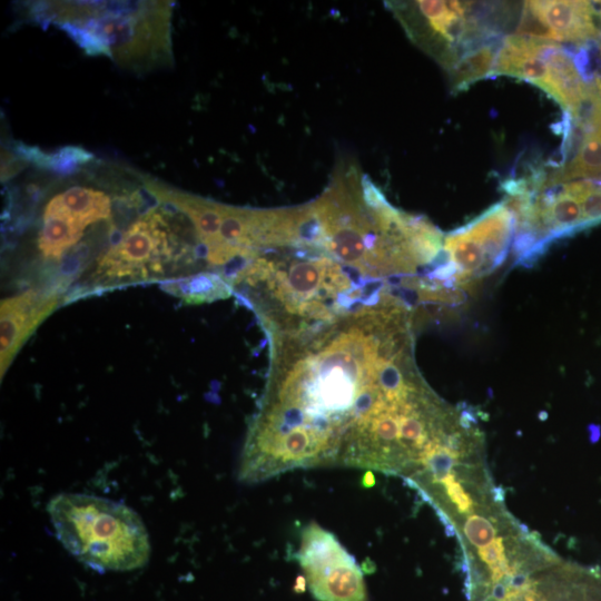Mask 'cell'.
<instances>
[{
	"label": "cell",
	"instance_id": "obj_1",
	"mask_svg": "<svg viewBox=\"0 0 601 601\" xmlns=\"http://www.w3.org/2000/svg\"><path fill=\"white\" fill-rule=\"evenodd\" d=\"M408 308L377 292L265 324L272 362L239 481L318 466L372 470L383 426L431 390L414 362Z\"/></svg>",
	"mask_w": 601,
	"mask_h": 601
},
{
	"label": "cell",
	"instance_id": "obj_2",
	"mask_svg": "<svg viewBox=\"0 0 601 601\" xmlns=\"http://www.w3.org/2000/svg\"><path fill=\"white\" fill-rule=\"evenodd\" d=\"M171 8L168 1H56L38 4L35 13L66 31L87 53L144 72L171 65Z\"/></svg>",
	"mask_w": 601,
	"mask_h": 601
},
{
	"label": "cell",
	"instance_id": "obj_3",
	"mask_svg": "<svg viewBox=\"0 0 601 601\" xmlns=\"http://www.w3.org/2000/svg\"><path fill=\"white\" fill-rule=\"evenodd\" d=\"M47 509L58 540L85 565L105 572L130 571L147 563V530L127 505L95 495L60 493Z\"/></svg>",
	"mask_w": 601,
	"mask_h": 601
},
{
	"label": "cell",
	"instance_id": "obj_4",
	"mask_svg": "<svg viewBox=\"0 0 601 601\" xmlns=\"http://www.w3.org/2000/svg\"><path fill=\"white\" fill-rule=\"evenodd\" d=\"M170 218L164 208H155L130 224L99 258L95 270L98 282L157 279L191 259L194 248L174 229Z\"/></svg>",
	"mask_w": 601,
	"mask_h": 601
},
{
	"label": "cell",
	"instance_id": "obj_5",
	"mask_svg": "<svg viewBox=\"0 0 601 601\" xmlns=\"http://www.w3.org/2000/svg\"><path fill=\"white\" fill-rule=\"evenodd\" d=\"M296 558L317 601H367L362 569L334 533L306 525Z\"/></svg>",
	"mask_w": 601,
	"mask_h": 601
},
{
	"label": "cell",
	"instance_id": "obj_6",
	"mask_svg": "<svg viewBox=\"0 0 601 601\" xmlns=\"http://www.w3.org/2000/svg\"><path fill=\"white\" fill-rule=\"evenodd\" d=\"M513 234V215L503 201L447 234L443 239V252L454 270L456 284L469 283L501 264Z\"/></svg>",
	"mask_w": 601,
	"mask_h": 601
},
{
	"label": "cell",
	"instance_id": "obj_7",
	"mask_svg": "<svg viewBox=\"0 0 601 601\" xmlns=\"http://www.w3.org/2000/svg\"><path fill=\"white\" fill-rule=\"evenodd\" d=\"M111 198L88 183L69 184L53 195L43 208L38 234L42 256L58 259L76 246L90 226L111 215Z\"/></svg>",
	"mask_w": 601,
	"mask_h": 601
},
{
	"label": "cell",
	"instance_id": "obj_8",
	"mask_svg": "<svg viewBox=\"0 0 601 601\" xmlns=\"http://www.w3.org/2000/svg\"><path fill=\"white\" fill-rule=\"evenodd\" d=\"M57 294L26 290L1 302L0 362L1 377L32 332L58 306Z\"/></svg>",
	"mask_w": 601,
	"mask_h": 601
},
{
	"label": "cell",
	"instance_id": "obj_9",
	"mask_svg": "<svg viewBox=\"0 0 601 601\" xmlns=\"http://www.w3.org/2000/svg\"><path fill=\"white\" fill-rule=\"evenodd\" d=\"M556 42L579 46L601 40V1H529Z\"/></svg>",
	"mask_w": 601,
	"mask_h": 601
},
{
	"label": "cell",
	"instance_id": "obj_10",
	"mask_svg": "<svg viewBox=\"0 0 601 601\" xmlns=\"http://www.w3.org/2000/svg\"><path fill=\"white\" fill-rule=\"evenodd\" d=\"M548 41L506 36L501 40L492 76H511L540 87L546 93L550 79L542 57Z\"/></svg>",
	"mask_w": 601,
	"mask_h": 601
},
{
	"label": "cell",
	"instance_id": "obj_11",
	"mask_svg": "<svg viewBox=\"0 0 601 601\" xmlns=\"http://www.w3.org/2000/svg\"><path fill=\"white\" fill-rule=\"evenodd\" d=\"M581 179L601 180V122L583 134L574 154L548 170L539 169L538 188Z\"/></svg>",
	"mask_w": 601,
	"mask_h": 601
},
{
	"label": "cell",
	"instance_id": "obj_12",
	"mask_svg": "<svg viewBox=\"0 0 601 601\" xmlns=\"http://www.w3.org/2000/svg\"><path fill=\"white\" fill-rule=\"evenodd\" d=\"M501 39H493L477 45L461 53L449 67L453 91H463L474 82L492 76Z\"/></svg>",
	"mask_w": 601,
	"mask_h": 601
},
{
	"label": "cell",
	"instance_id": "obj_13",
	"mask_svg": "<svg viewBox=\"0 0 601 601\" xmlns=\"http://www.w3.org/2000/svg\"><path fill=\"white\" fill-rule=\"evenodd\" d=\"M164 288L187 303H203L225 298L231 294L233 287L219 275L200 273L169 280Z\"/></svg>",
	"mask_w": 601,
	"mask_h": 601
},
{
	"label": "cell",
	"instance_id": "obj_14",
	"mask_svg": "<svg viewBox=\"0 0 601 601\" xmlns=\"http://www.w3.org/2000/svg\"><path fill=\"white\" fill-rule=\"evenodd\" d=\"M578 197L589 227L601 223V184L590 179L565 183Z\"/></svg>",
	"mask_w": 601,
	"mask_h": 601
},
{
	"label": "cell",
	"instance_id": "obj_15",
	"mask_svg": "<svg viewBox=\"0 0 601 601\" xmlns=\"http://www.w3.org/2000/svg\"><path fill=\"white\" fill-rule=\"evenodd\" d=\"M477 554L491 570L492 583L508 573L510 564L505 554L503 538L497 536L490 544L479 548Z\"/></svg>",
	"mask_w": 601,
	"mask_h": 601
},
{
	"label": "cell",
	"instance_id": "obj_16",
	"mask_svg": "<svg viewBox=\"0 0 601 601\" xmlns=\"http://www.w3.org/2000/svg\"><path fill=\"white\" fill-rule=\"evenodd\" d=\"M469 542L479 548L490 544L496 535V529L490 520L479 514H470L463 525Z\"/></svg>",
	"mask_w": 601,
	"mask_h": 601
},
{
	"label": "cell",
	"instance_id": "obj_17",
	"mask_svg": "<svg viewBox=\"0 0 601 601\" xmlns=\"http://www.w3.org/2000/svg\"><path fill=\"white\" fill-rule=\"evenodd\" d=\"M450 501L455 505L459 513H469L473 508L471 496L456 480L455 474H449L441 483Z\"/></svg>",
	"mask_w": 601,
	"mask_h": 601
}]
</instances>
